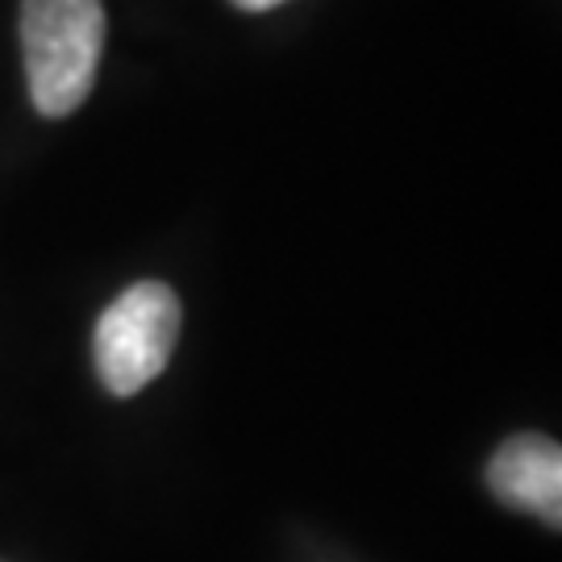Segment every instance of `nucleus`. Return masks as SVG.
<instances>
[{"label": "nucleus", "instance_id": "obj_1", "mask_svg": "<svg viewBox=\"0 0 562 562\" xmlns=\"http://www.w3.org/2000/svg\"><path fill=\"white\" fill-rule=\"evenodd\" d=\"M104 34L101 0H21L25 80L42 117H67L92 97Z\"/></svg>", "mask_w": 562, "mask_h": 562}, {"label": "nucleus", "instance_id": "obj_2", "mask_svg": "<svg viewBox=\"0 0 562 562\" xmlns=\"http://www.w3.org/2000/svg\"><path fill=\"white\" fill-rule=\"evenodd\" d=\"M180 296L159 280L125 288L97 322L92 355L97 375L113 396H134L150 380H159L176 341H180Z\"/></svg>", "mask_w": 562, "mask_h": 562}, {"label": "nucleus", "instance_id": "obj_3", "mask_svg": "<svg viewBox=\"0 0 562 562\" xmlns=\"http://www.w3.org/2000/svg\"><path fill=\"white\" fill-rule=\"evenodd\" d=\"M487 487L508 508H525L533 517L562 525V450L550 438L521 434L492 454L487 462Z\"/></svg>", "mask_w": 562, "mask_h": 562}, {"label": "nucleus", "instance_id": "obj_4", "mask_svg": "<svg viewBox=\"0 0 562 562\" xmlns=\"http://www.w3.org/2000/svg\"><path fill=\"white\" fill-rule=\"evenodd\" d=\"M229 4H238L246 13H267V9H280L283 0H229Z\"/></svg>", "mask_w": 562, "mask_h": 562}]
</instances>
